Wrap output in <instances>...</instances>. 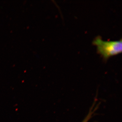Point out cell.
Returning <instances> with one entry per match:
<instances>
[{
	"mask_svg": "<svg viewBox=\"0 0 122 122\" xmlns=\"http://www.w3.org/2000/svg\"><path fill=\"white\" fill-rule=\"evenodd\" d=\"M93 44L97 46L98 53L105 60L122 52V39L115 41H105L98 36L94 40Z\"/></svg>",
	"mask_w": 122,
	"mask_h": 122,
	"instance_id": "cell-1",
	"label": "cell"
},
{
	"mask_svg": "<svg viewBox=\"0 0 122 122\" xmlns=\"http://www.w3.org/2000/svg\"><path fill=\"white\" fill-rule=\"evenodd\" d=\"M96 101H95L91 107L90 108L89 111L87 115L81 122H88L93 117L96 110L98 108V105H96Z\"/></svg>",
	"mask_w": 122,
	"mask_h": 122,
	"instance_id": "cell-2",
	"label": "cell"
}]
</instances>
